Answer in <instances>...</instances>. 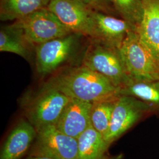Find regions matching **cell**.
<instances>
[{"mask_svg":"<svg viewBox=\"0 0 159 159\" xmlns=\"http://www.w3.org/2000/svg\"><path fill=\"white\" fill-rule=\"evenodd\" d=\"M48 83L71 98L93 102L120 96V89L106 77L83 65L71 68Z\"/></svg>","mask_w":159,"mask_h":159,"instance_id":"1","label":"cell"},{"mask_svg":"<svg viewBox=\"0 0 159 159\" xmlns=\"http://www.w3.org/2000/svg\"><path fill=\"white\" fill-rule=\"evenodd\" d=\"M71 98L47 82L38 90L23 97L21 107L36 130L56 125Z\"/></svg>","mask_w":159,"mask_h":159,"instance_id":"2","label":"cell"},{"mask_svg":"<svg viewBox=\"0 0 159 159\" xmlns=\"http://www.w3.org/2000/svg\"><path fill=\"white\" fill-rule=\"evenodd\" d=\"M120 50L131 81L159 80V61L136 32L133 30L129 32Z\"/></svg>","mask_w":159,"mask_h":159,"instance_id":"3","label":"cell"},{"mask_svg":"<svg viewBox=\"0 0 159 159\" xmlns=\"http://www.w3.org/2000/svg\"><path fill=\"white\" fill-rule=\"evenodd\" d=\"M91 41L83 57L81 65L104 75L120 90L131 79L120 48Z\"/></svg>","mask_w":159,"mask_h":159,"instance_id":"4","label":"cell"},{"mask_svg":"<svg viewBox=\"0 0 159 159\" xmlns=\"http://www.w3.org/2000/svg\"><path fill=\"white\" fill-rule=\"evenodd\" d=\"M11 25L34 49L47 41L73 33L47 8L17 20Z\"/></svg>","mask_w":159,"mask_h":159,"instance_id":"5","label":"cell"},{"mask_svg":"<svg viewBox=\"0 0 159 159\" xmlns=\"http://www.w3.org/2000/svg\"><path fill=\"white\" fill-rule=\"evenodd\" d=\"M153 115H156V111L147 103L134 97L120 95L104 139L111 146L134 125Z\"/></svg>","mask_w":159,"mask_h":159,"instance_id":"6","label":"cell"},{"mask_svg":"<svg viewBox=\"0 0 159 159\" xmlns=\"http://www.w3.org/2000/svg\"><path fill=\"white\" fill-rule=\"evenodd\" d=\"M71 33L90 40L96 37L94 10L79 0H51L47 7Z\"/></svg>","mask_w":159,"mask_h":159,"instance_id":"7","label":"cell"},{"mask_svg":"<svg viewBox=\"0 0 159 159\" xmlns=\"http://www.w3.org/2000/svg\"><path fill=\"white\" fill-rule=\"evenodd\" d=\"M81 35L71 33L35 47V68L42 76L52 73L73 56Z\"/></svg>","mask_w":159,"mask_h":159,"instance_id":"8","label":"cell"},{"mask_svg":"<svg viewBox=\"0 0 159 159\" xmlns=\"http://www.w3.org/2000/svg\"><path fill=\"white\" fill-rule=\"evenodd\" d=\"M30 155L53 159H78L77 139L66 134L55 125L47 126L37 131Z\"/></svg>","mask_w":159,"mask_h":159,"instance_id":"9","label":"cell"},{"mask_svg":"<svg viewBox=\"0 0 159 159\" xmlns=\"http://www.w3.org/2000/svg\"><path fill=\"white\" fill-rule=\"evenodd\" d=\"M91 102L71 98L55 125L66 134L77 139L91 125Z\"/></svg>","mask_w":159,"mask_h":159,"instance_id":"10","label":"cell"},{"mask_svg":"<svg viewBox=\"0 0 159 159\" xmlns=\"http://www.w3.org/2000/svg\"><path fill=\"white\" fill-rule=\"evenodd\" d=\"M96 41L107 46L120 48L129 32L132 30L129 23L121 18L94 10Z\"/></svg>","mask_w":159,"mask_h":159,"instance_id":"11","label":"cell"},{"mask_svg":"<svg viewBox=\"0 0 159 159\" xmlns=\"http://www.w3.org/2000/svg\"><path fill=\"white\" fill-rule=\"evenodd\" d=\"M37 130L27 119H21L4 143L0 159H20L33 145Z\"/></svg>","mask_w":159,"mask_h":159,"instance_id":"12","label":"cell"},{"mask_svg":"<svg viewBox=\"0 0 159 159\" xmlns=\"http://www.w3.org/2000/svg\"><path fill=\"white\" fill-rule=\"evenodd\" d=\"M143 16L137 33L159 61V0H142Z\"/></svg>","mask_w":159,"mask_h":159,"instance_id":"13","label":"cell"},{"mask_svg":"<svg viewBox=\"0 0 159 159\" xmlns=\"http://www.w3.org/2000/svg\"><path fill=\"white\" fill-rule=\"evenodd\" d=\"M77 143L78 159H102L110 146L92 125L80 135Z\"/></svg>","mask_w":159,"mask_h":159,"instance_id":"14","label":"cell"},{"mask_svg":"<svg viewBox=\"0 0 159 159\" xmlns=\"http://www.w3.org/2000/svg\"><path fill=\"white\" fill-rule=\"evenodd\" d=\"M51 0H1V21H16L48 6Z\"/></svg>","mask_w":159,"mask_h":159,"instance_id":"15","label":"cell"},{"mask_svg":"<svg viewBox=\"0 0 159 159\" xmlns=\"http://www.w3.org/2000/svg\"><path fill=\"white\" fill-rule=\"evenodd\" d=\"M120 95L134 97L147 103L159 116V80L150 82L130 81L120 90Z\"/></svg>","mask_w":159,"mask_h":159,"instance_id":"16","label":"cell"},{"mask_svg":"<svg viewBox=\"0 0 159 159\" xmlns=\"http://www.w3.org/2000/svg\"><path fill=\"white\" fill-rule=\"evenodd\" d=\"M32 49L21 32L12 25L3 27L0 31V51L17 54L28 59Z\"/></svg>","mask_w":159,"mask_h":159,"instance_id":"17","label":"cell"},{"mask_svg":"<svg viewBox=\"0 0 159 159\" xmlns=\"http://www.w3.org/2000/svg\"><path fill=\"white\" fill-rule=\"evenodd\" d=\"M118 97L92 103L90 111L91 125L104 138L108 132Z\"/></svg>","mask_w":159,"mask_h":159,"instance_id":"18","label":"cell"},{"mask_svg":"<svg viewBox=\"0 0 159 159\" xmlns=\"http://www.w3.org/2000/svg\"><path fill=\"white\" fill-rule=\"evenodd\" d=\"M121 18L129 23L133 31L137 32L143 16L142 0H110Z\"/></svg>","mask_w":159,"mask_h":159,"instance_id":"19","label":"cell"},{"mask_svg":"<svg viewBox=\"0 0 159 159\" xmlns=\"http://www.w3.org/2000/svg\"><path fill=\"white\" fill-rule=\"evenodd\" d=\"M79 1L85 3V4L88 5V6L91 7L92 8H93L94 10H95L96 11L102 12L106 14L111 15L110 12L104 6H102V4H100L96 0H79Z\"/></svg>","mask_w":159,"mask_h":159,"instance_id":"20","label":"cell"},{"mask_svg":"<svg viewBox=\"0 0 159 159\" xmlns=\"http://www.w3.org/2000/svg\"><path fill=\"white\" fill-rule=\"evenodd\" d=\"M96 1L99 2L100 4H102V6H104L108 10V11L110 12V13L111 14L112 16H116V17L119 16L117 13L114 10L111 3L110 2V0H96Z\"/></svg>","mask_w":159,"mask_h":159,"instance_id":"21","label":"cell"},{"mask_svg":"<svg viewBox=\"0 0 159 159\" xmlns=\"http://www.w3.org/2000/svg\"><path fill=\"white\" fill-rule=\"evenodd\" d=\"M102 159H123V154H119L117 155L111 156V155H109L107 154Z\"/></svg>","mask_w":159,"mask_h":159,"instance_id":"22","label":"cell"},{"mask_svg":"<svg viewBox=\"0 0 159 159\" xmlns=\"http://www.w3.org/2000/svg\"><path fill=\"white\" fill-rule=\"evenodd\" d=\"M27 159H53L50 157H45V156H31L30 155Z\"/></svg>","mask_w":159,"mask_h":159,"instance_id":"23","label":"cell"}]
</instances>
